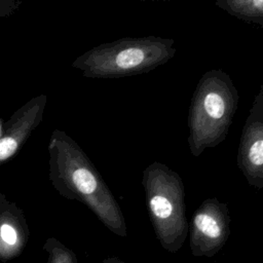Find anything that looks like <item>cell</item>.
<instances>
[{
  "mask_svg": "<svg viewBox=\"0 0 263 263\" xmlns=\"http://www.w3.org/2000/svg\"><path fill=\"white\" fill-rule=\"evenodd\" d=\"M48 177L64 198L86 205L114 234L126 237L127 228L119 203L86 153L68 134L54 129L49 138Z\"/></svg>",
  "mask_w": 263,
  "mask_h": 263,
  "instance_id": "1",
  "label": "cell"
},
{
  "mask_svg": "<svg viewBox=\"0 0 263 263\" xmlns=\"http://www.w3.org/2000/svg\"><path fill=\"white\" fill-rule=\"evenodd\" d=\"M238 99L231 77L223 70L212 69L200 77L188 112V145L193 156L226 139Z\"/></svg>",
  "mask_w": 263,
  "mask_h": 263,
  "instance_id": "2",
  "label": "cell"
},
{
  "mask_svg": "<svg viewBox=\"0 0 263 263\" xmlns=\"http://www.w3.org/2000/svg\"><path fill=\"white\" fill-rule=\"evenodd\" d=\"M175 40L155 36L126 37L95 46L72 63L86 78H121L147 73L176 53Z\"/></svg>",
  "mask_w": 263,
  "mask_h": 263,
  "instance_id": "3",
  "label": "cell"
},
{
  "mask_svg": "<svg viewBox=\"0 0 263 263\" xmlns=\"http://www.w3.org/2000/svg\"><path fill=\"white\" fill-rule=\"evenodd\" d=\"M142 185L156 238L165 251L177 253L188 235L182 178L166 164L153 161L143 171Z\"/></svg>",
  "mask_w": 263,
  "mask_h": 263,
  "instance_id": "4",
  "label": "cell"
},
{
  "mask_svg": "<svg viewBox=\"0 0 263 263\" xmlns=\"http://www.w3.org/2000/svg\"><path fill=\"white\" fill-rule=\"evenodd\" d=\"M228 204L217 197L204 199L188 222L189 246L195 257H213L226 243L230 234Z\"/></svg>",
  "mask_w": 263,
  "mask_h": 263,
  "instance_id": "5",
  "label": "cell"
},
{
  "mask_svg": "<svg viewBox=\"0 0 263 263\" xmlns=\"http://www.w3.org/2000/svg\"><path fill=\"white\" fill-rule=\"evenodd\" d=\"M236 162L248 184L263 189V81L241 129Z\"/></svg>",
  "mask_w": 263,
  "mask_h": 263,
  "instance_id": "6",
  "label": "cell"
},
{
  "mask_svg": "<svg viewBox=\"0 0 263 263\" xmlns=\"http://www.w3.org/2000/svg\"><path fill=\"white\" fill-rule=\"evenodd\" d=\"M46 95H39L21 106L5 122L0 135V166L14 157L42 121Z\"/></svg>",
  "mask_w": 263,
  "mask_h": 263,
  "instance_id": "7",
  "label": "cell"
},
{
  "mask_svg": "<svg viewBox=\"0 0 263 263\" xmlns=\"http://www.w3.org/2000/svg\"><path fill=\"white\" fill-rule=\"evenodd\" d=\"M30 230L24 211L1 193L0 195V262L17 258L24 252Z\"/></svg>",
  "mask_w": 263,
  "mask_h": 263,
  "instance_id": "8",
  "label": "cell"
},
{
  "mask_svg": "<svg viewBox=\"0 0 263 263\" xmlns=\"http://www.w3.org/2000/svg\"><path fill=\"white\" fill-rule=\"evenodd\" d=\"M215 5L233 17L263 27V0H217Z\"/></svg>",
  "mask_w": 263,
  "mask_h": 263,
  "instance_id": "9",
  "label": "cell"
},
{
  "mask_svg": "<svg viewBox=\"0 0 263 263\" xmlns=\"http://www.w3.org/2000/svg\"><path fill=\"white\" fill-rule=\"evenodd\" d=\"M42 249L48 255L46 263H78L74 251L66 247L55 237H48L43 243Z\"/></svg>",
  "mask_w": 263,
  "mask_h": 263,
  "instance_id": "10",
  "label": "cell"
},
{
  "mask_svg": "<svg viewBox=\"0 0 263 263\" xmlns=\"http://www.w3.org/2000/svg\"><path fill=\"white\" fill-rule=\"evenodd\" d=\"M23 5L22 0H0V20L13 14Z\"/></svg>",
  "mask_w": 263,
  "mask_h": 263,
  "instance_id": "11",
  "label": "cell"
},
{
  "mask_svg": "<svg viewBox=\"0 0 263 263\" xmlns=\"http://www.w3.org/2000/svg\"><path fill=\"white\" fill-rule=\"evenodd\" d=\"M102 263H124L117 257H108L102 261Z\"/></svg>",
  "mask_w": 263,
  "mask_h": 263,
  "instance_id": "12",
  "label": "cell"
},
{
  "mask_svg": "<svg viewBox=\"0 0 263 263\" xmlns=\"http://www.w3.org/2000/svg\"><path fill=\"white\" fill-rule=\"evenodd\" d=\"M0 195H1V193H0Z\"/></svg>",
  "mask_w": 263,
  "mask_h": 263,
  "instance_id": "13",
  "label": "cell"
}]
</instances>
